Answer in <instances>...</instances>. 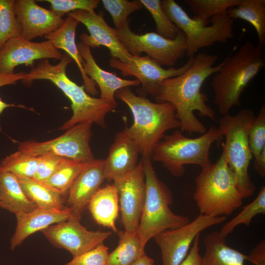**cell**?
I'll use <instances>...</instances> for the list:
<instances>
[{
  "label": "cell",
  "instance_id": "1",
  "mask_svg": "<svg viewBox=\"0 0 265 265\" xmlns=\"http://www.w3.org/2000/svg\"><path fill=\"white\" fill-rule=\"evenodd\" d=\"M218 58L216 54L198 53L187 70L163 80L154 96L156 103L167 102L174 106L182 132L203 134L207 132V128L194 114L195 111L201 116L215 120V112L207 104L208 96L201 92V88L205 80L221 68L223 61L213 66Z\"/></svg>",
  "mask_w": 265,
  "mask_h": 265
},
{
  "label": "cell",
  "instance_id": "2",
  "mask_svg": "<svg viewBox=\"0 0 265 265\" xmlns=\"http://www.w3.org/2000/svg\"><path fill=\"white\" fill-rule=\"evenodd\" d=\"M72 61V59L66 53L62 54L59 62L55 65L51 64L48 59L40 60L37 65L26 73L22 81L29 83L37 80H50L69 98L71 102L73 115L60 128L61 130H68L85 122L106 128V116L108 113L114 110L117 103L92 97L86 92L83 85L79 86L70 80L66 70L67 66Z\"/></svg>",
  "mask_w": 265,
  "mask_h": 265
},
{
  "label": "cell",
  "instance_id": "3",
  "mask_svg": "<svg viewBox=\"0 0 265 265\" xmlns=\"http://www.w3.org/2000/svg\"><path fill=\"white\" fill-rule=\"evenodd\" d=\"M265 65L263 48L249 41L223 60L211 83L214 94L213 102L219 113L228 114L234 106H240L241 94Z\"/></svg>",
  "mask_w": 265,
  "mask_h": 265
},
{
  "label": "cell",
  "instance_id": "4",
  "mask_svg": "<svg viewBox=\"0 0 265 265\" xmlns=\"http://www.w3.org/2000/svg\"><path fill=\"white\" fill-rule=\"evenodd\" d=\"M115 97L130 108L133 123L127 128L138 145L142 157L151 158L156 145L167 131L180 126L174 106L169 103H154L146 97L135 95L129 87L117 90Z\"/></svg>",
  "mask_w": 265,
  "mask_h": 265
},
{
  "label": "cell",
  "instance_id": "5",
  "mask_svg": "<svg viewBox=\"0 0 265 265\" xmlns=\"http://www.w3.org/2000/svg\"><path fill=\"white\" fill-rule=\"evenodd\" d=\"M193 198L200 214L221 217L231 214L242 204L236 179L224 151L214 163L202 167L195 180Z\"/></svg>",
  "mask_w": 265,
  "mask_h": 265
},
{
  "label": "cell",
  "instance_id": "6",
  "mask_svg": "<svg viewBox=\"0 0 265 265\" xmlns=\"http://www.w3.org/2000/svg\"><path fill=\"white\" fill-rule=\"evenodd\" d=\"M223 137L214 126L194 138L186 137L177 129L173 133L164 136L154 148L150 158L152 161L162 163L173 176L181 177L185 173L186 165H199L202 167L210 163L211 146L214 142L220 145Z\"/></svg>",
  "mask_w": 265,
  "mask_h": 265
},
{
  "label": "cell",
  "instance_id": "7",
  "mask_svg": "<svg viewBox=\"0 0 265 265\" xmlns=\"http://www.w3.org/2000/svg\"><path fill=\"white\" fill-rule=\"evenodd\" d=\"M146 197L138 234L144 247L152 238L164 231L180 227L190 220L188 217L174 213L170 209L172 193L158 178L150 158L142 157Z\"/></svg>",
  "mask_w": 265,
  "mask_h": 265
},
{
  "label": "cell",
  "instance_id": "8",
  "mask_svg": "<svg viewBox=\"0 0 265 265\" xmlns=\"http://www.w3.org/2000/svg\"><path fill=\"white\" fill-rule=\"evenodd\" d=\"M255 116L252 109L246 108L235 115H223L218 121V128L225 138V143L221 144L222 150L243 198L252 196L256 190L248 173L253 156L248 139L249 130Z\"/></svg>",
  "mask_w": 265,
  "mask_h": 265
},
{
  "label": "cell",
  "instance_id": "9",
  "mask_svg": "<svg viewBox=\"0 0 265 265\" xmlns=\"http://www.w3.org/2000/svg\"><path fill=\"white\" fill-rule=\"evenodd\" d=\"M163 10L170 20L185 34L186 38V55L194 56L200 49L219 42L224 43L234 37L235 20L226 12L210 19L211 26H205L196 18L190 17L174 0H160Z\"/></svg>",
  "mask_w": 265,
  "mask_h": 265
},
{
  "label": "cell",
  "instance_id": "10",
  "mask_svg": "<svg viewBox=\"0 0 265 265\" xmlns=\"http://www.w3.org/2000/svg\"><path fill=\"white\" fill-rule=\"evenodd\" d=\"M129 19L116 35L127 52L132 55L142 53L161 66L172 67L186 52V38L182 31L173 39L165 38L156 32L136 34L130 27Z\"/></svg>",
  "mask_w": 265,
  "mask_h": 265
},
{
  "label": "cell",
  "instance_id": "11",
  "mask_svg": "<svg viewBox=\"0 0 265 265\" xmlns=\"http://www.w3.org/2000/svg\"><path fill=\"white\" fill-rule=\"evenodd\" d=\"M92 124L90 122L79 123L59 137L48 141L21 142L18 150L36 157L53 155L89 162L95 159L89 145Z\"/></svg>",
  "mask_w": 265,
  "mask_h": 265
},
{
  "label": "cell",
  "instance_id": "12",
  "mask_svg": "<svg viewBox=\"0 0 265 265\" xmlns=\"http://www.w3.org/2000/svg\"><path fill=\"white\" fill-rule=\"evenodd\" d=\"M226 217L200 214L193 220L176 229L167 230L154 238L161 254L162 265H179L187 255L196 237L203 230L223 223Z\"/></svg>",
  "mask_w": 265,
  "mask_h": 265
},
{
  "label": "cell",
  "instance_id": "13",
  "mask_svg": "<svg viewBox=\"0 0 265 265\" xmlns=\"http://www.w3.org/2000/svg\"><path fill=\"white\" fill-rule=\"evenodd\" d=\"M194 56L178 68L170 67L164 69L148 56L132 55L128 61L123 63L116 58L109 60L111 67L119 70L125 76L135 77L141 84L137 90L139 96L145 97L151 95L154 97L161 82L168 79L179 76L187 70L194 62Z\"/></svg>",
  "mask_w": 265,
  "mask_h": 265
},
{
  "label": "cell",
  "instance_id": "14",
  "mask_svg": "<svg viewBox=\"0 0 265 265\" xmlns=\"http://www.w3.org/2000/svg\"><path fill=\"white\" fill-rule=\"evenodd\" d=\"M81 215L72 212L66 220L52 225L42 231L54 246L69 251L75 257L103 243L111 235L110 232L89 231L82 226Z\"/></svg>",
  "mask_w": 265,
  "mask_h": 265
},
{
  "label": "cell",
  "instance_id": "15",
  "mask_svg": "<svg viewBox=\"0 0 265 265\" xmlns=\"http://www.w3.org/2000/svg\"><path fill=\"white\" fill-rule=\"evenodd\" d=\"M117 189L121 222L125 230L138 231L146 197V183L142 159L132 171L113 181Z\"/></svg>",
  "mask_w": 265,
  "mask_h": 265
},
{
  "label": "cell",
  "instance_id": "16",
  "mask_svg": "<svg viewBox=\"0 0 265 265\" xmlns=\"http://www.w3.org/2000/svg\"><path fill=\"white\" fill-rule=\"evenodd\" d=\"M62 54L49 40L33 42L22 36L11 38L0 49V74L14 73L20 65L33 67L36 60H60Z\"/></svg>",
  "mask_w": 265,
  "mask_h": 265
},
{
  "label": "cell",
  "instance_id": "17",
  "mask_svg": "<svg viewBox=\"0 0 265 265\" xmlns=\"http://www.w3.org/2000/svg\"><path fill=\"white\" fill-rule=\"evenodd\" d=\"M82 23L87 28L90 35L80 34V42L90 48L106 47L112 58L126 63L132 54L129 53L117 38L115 29L109 26L104 19L101 11L97 14L94 11L78 10L67 14Z\"/></svg>",
  "mask_w": 265,
  "mask_h": 265
},
{
  "label": "cell",
  "instance_id": "18",
  "mask_svg": "<svg viewBox=\"0 0 265 265\" xmlns=\"http://www.w3.org/2000/svg\"><path fill=\"white\" fill-rule=\"evenodd\" d=\"M14 8L21 26L22 37L28 41L53 32L64 21L33 0H14Z\"/></svg>",
  "mask_w": 265,
  "mask_h": 265
},
{
  "label": "cell",
  "instance_id": "19",
  "mask_svg": "<svg viewBox=\"0 0 265 265\" xmlns=\"http://www.w3.org/2000/svg\"><path fill=\"white\" fill-rule=\"evenodd\" d=\"M106 180L104 159H94L78 175L68 191L67 207L81 215Z\"/></svg>",
  "mask_w": 265,
  "mask_h": 265
},
{
  "label": "cell",
  "instance_id": "20",
  "mask_svg": "<svg viewBox=\"0 0 265 265\" xmlns=\"http://www.w3.org/2000/svg\"><path fill=\"white\" fill-rule=\"evenodd\" d=\"M128 127L115 135L105 161L106 180L113 181L134 169L138 165L139 148L128 132Z\"/></svg>",
  "mask_w": 265,
  "mask_h": 265
},
{
  "label": "cell",
  "instance_id": "21",
  "mask_svg": "<svg viewBox=\"0 0 265 265\" xmlns=\"http://www.w3.org/2000/svg\"><path fill=\"white\" fill-rule=\"evenodd\" d=\"M72 213L66 207L62 210L36 208L29 212L16 214L17 224L10 239V249L14 250L31 234L67 220Z\"/></svg>",
  "mask_w": 265,
  "mask_h": 265
},
{
  "label": "cell",
  "instance_id": "22",
  "mask_svg": "<svg viewBox=\"0 0 265 265\" xmlns=\"http://www.w3.org/2000/svg\"><path fill=\"white\" fill-rule=\"evenodd\" d=\"M77 46L82 58L84 60L82 65L84 71L99 86L101 93L100 98L116 104L117 103L115 99V94L117 90L122 88L138 86L140 84L137 79H123L118 77L115 74L103 70L97 64L89 47L80 41L78 42Z\"/></svg>",
  "mask_w": 265,
  "mask_h": 265
},
{
  "label": "cell",
  "instance_id": "23",
  "mask_svg": "<svg viewBox=\"0 0 265 265\" xmlns=\"http://www.w3.org/2000/svg\"><path fill=\"white\" fill-rule=\"evenodd\" d=\"M79 22L71 16H67L63 24L53 32L46 35L44 38L50 41L57 49L64 51L77 64L84 82L86 92L94 96L98 94L96 83L85 73L82 58L75 41V34Z\"/></svg>",
  "mask_w": 265,
  "mask_h": 265
},
{
  "label": "cell",
  "instance_id": "24",
  "mask_svg": "<svg viewBox=\"0 0 265 265\" xmlns=\"http://www.w3.org/2000/svg\"><path fill=\"white\" fill-rule=\"evenodd\" d=\"M88 207L92 216L100 225L118 231L115 225L119 210V197L113 185L100 188L90 200Z\"/></svg>",
  "mask_w": 265,
  "mask_h": 265
},
{
  "label": "cell",
  "instance_id": "25",
  "mask_svg": "<svg viewBox=\"0 0 265 265\" xmlns=\"http://www.w3.org/2000/svg\"><path fill=\"white\" fill-rule=\"evenodd\" d=\"M204 243L202 265H245L247 255L227 245L226 238L219 231L207 234Z\"/></svg>",
  "mask_w": 265,
  "mask_h": 265
},
{
  "label": "cell",
  "instance_id": "26",
  "mask_svg": "<svg viewBox=\"0 0 265 265\" xmlns=\"http://www.w3.org/2000/svg\"><path fill=\"white\" fill-rule=\"evenodd\" d=\"M0 208L15 213L27 212L36 208L24 192L17 177L0 169Z\"/></svg>",
  "mask_w": 265,
  "mask_h": 265
},
{
  "label": "cell",
  "instance_id": "27",
  "mask_svg": "<svg viewBox=\"0 0 265 265\" xmlns=\"http://www.w3.org/2000/svg\"><path fill=\"white\" fill-rule=\"evenodd\" d=\"M27 198L37 208L62 210L63 196L58 191L33 179L17 176Z\"/></svg>",
  "mask_w": 265,
  "mask_h": 265
},
{
  "label": "cell",
  "instance_id": "28",
  "mask_svg": "<svg viewBox=\"0 0 265 265\" xmlns=\"http://www.w3.org/2000/svg\"><path fill=\"white\" fill-rule=\"evenodd\" d=\"M233 19H240L252 25L258 39V46L263 48L265 43V0H241L237 6L226 11Z\"/></svg>",
  "mask_w": 265,
  "mask_h": 265
},
{
  "label": "cell",
  "instance_id": "29",
  "mask_svg": "<svg viewBox=\"0 0 265 265\" xmlns=\"http://www.w3.org/2000/svg\"><path fill=\"white\" fill-rule=\"evenodd\" d=\"M119 236L118 245L109 253L106 265H132L145 253L137 232L125 230L119 232Z\"/></svg>",
  "mask_w": 265,
  "mask_h": 265
},
{
  "label": "cell",
  "instance_id": "30",
  "mask_svg": "<svg viewBox=\"0 0 265 265\" xmlns=\"http://www.w3.org/2000/svg\"><path fill=\"white\" fill-rule=\"evenodd\" d=\"M88 163L63 158L55 172L43 184L64 195L68 192L78 175Z\"/></svg>",
  "mask_w": 265,
  "mask_h": 265
},
{
  "label": "cell",
  "instance_id": "31",
  "mask_svg": "<svg viewBox=\"0 0 265 265\" xmlns=\"http://www.w3.org/2000/svg\"><path fill=\"white\" fill-rule=\"evenodd\" d=\"M241 0H185L184 2L194 14V18L208 26L213 16L238 6Z\"/></svg>",
  "mask_w": 265,
  "mask_h": 265
},
{
  "label": "cell",
  "instance_id": "32",
  "mask_svg": "<svg viewBox=\"0 0 265 265\" xmlns=\"http://www.w3.org/2000/svg\"><path fill=\"white\" fill-rule=\"evenodd\" d=\"M265 214V186H263L255 199L242 208V210L231 220L224 224L219 232L225 238L233 232L238 225L248 227L257 215Z\"/></svg>",
  "mask_w": 265,
  "mask_h": 265
},
{
  "label": "cell",
  "instance_id": "33",
  "mask_svg": "<svg viewBox=\"0 0 265 265\" xmlns=\"http://www.w3.org/2000/svg\"><path fill=\"white\" fill-rule=\"evenodd\" d=\"M38 164V157L18 150L1 160L0 169L10 172L16 176L32 179Z\"/></svg>",
  "mask_w": 265,
  "mask_h": 265
},
{
  "label": "cell",
  "instance_id": "34",
  "mask_svg": "<svg viewBox=\"0 0 265 265\" xmlns=\"http://www.w3.org/2000/svg\"><path fill=\"white\" fill-rule=\"evenodd\" d=\"M14 2V0H0V49L8 40L22 36Z\"/></svg>",
  "mask_w": 265,
  "mask_h": 265
},
{
  "label": "cell",
  "instance_id": "35",
  "mask_svg": "<svg viewBox=\"0 0 265 265\" xmlns=\"http://www.w3.org/2000/svg\"><path fill=\"white\" fill-rule=\"evenodd\" d=\"M150 12L156 23V33L169 39H174L181 30L164 12L159 0H139Z\"/></svg>",
  "mask_w": 265,
  "mask_h": 265
},
{
  "label": "cell",
  "instance_id": "36",
  "mask_svg": "<svg viewBox=\"0 0 265 265\" xmlns=\"http://www.w3.org/2000/svg\"><path fill=\"white\" fill-rule=\"evenodd\" d=\"M101 1L110 14L116 30L122 28L131 14L144 7L139 0H102Z\"/></svg>",
  "mask_w": 265,
  "mask_h": 265
},
{
  "label": "cell",
  "instance_id": "37",
  "mask_svg": "<svg viewBox=\"0 0 265 265\" xmlns=\"http://www.w3.org/2000/svg\"><path fill=\"white\" fill-rule=\"evenodd\" d=\"M248 143L253 157H257L265 148V106L261 107L248 132Z\"/></svg>",
  "mask_w": 265,
  "mask_h": 265
},
{
  "label": "cell",
  "instance_id": "38",
  "mask_svg": "<svg viewBox=\"0 0 265 265\" xmlns=\"http://www.w3.org/2000/svg\"><path fill=\"white\" fill-rule=\"evenodd\" d=\"M50 4V10L57 16L62 18L66 14L78 10L94 11L98 7L99 0H44Z\"/></svg>",
  "mask_w": 265,
  "mask_h": 265
},
{
  "label": "cell",
  "instance_id": "39",
  "mask_svg": "<svg viewBox=\"0 0 265 265\" xmlns=\"http://www.w3.org/2000/svg\"><path fill=\"white\" fill-rule=\"evenodd\" d=\"M108 248L103 242L81 255L73 257L63 265H106Z\"/></svg>",
  "mask_w": 265,
  "mask_h": 265
},
{
  "label": "cell",
  "instance_id": "40",
  "mask_svg": "<svg viewBox=\"0 0 265 265\" xmlns=\"http://www.w3.org/2000/svg\"><path fill=\"white\" fill-rule=\"evenodd\" d=\"M37 157L38 164L32 179L43 183L55 172L64 158L53 155H45Z\"/></svg>",
  "mask_w": 265,
  "mask_h": 265
},
{
  "label": "cell",
  "instance_id": "41",
  "mask_svg": "<svg viewBox=\"0 0 265 265\" xmlns=\"http://www.w3.org/2000/svg\"><path fill=\"white\" fill-rule=\"evenodd\" d=\"M26 73L24 72H20L18 73H14L13 74H0V87L11 84H16L17 81L20 80H23ZM16 106L25 108V106L21 105L16 106L13 104H8L2 101L0 97V115L2 113L3 110L8 107ZM1 131V127L0 126V132Z\"/></svg>",
  "mask_w": 265,
  "mask_h": 265
},
{
  "label": "cell",
  "instance_id": "42",
  "mask_svg": "<svg viewBox=\"0 0 265 265\" xmlns=\"http://www.w3.org/2000/svg\"><path fill=\"white\" fill-rule=\"evenodd\" d=\"M200 235L196 237L187 255L179 265H202V256L199 253Z\"/></svg>",
  "mask_w": 265,
  "mask_h": 265
},
{
  "label": "cell",
  "instance_id": "43",
  "mask_svg": "<svg viewBox=\"0 0 265 265\" xmlns=\"http://www.w3.org/2000/svg\"><path fill=\"white\" fill-rule=\"evenodd\" d=\"M247 261L254 265H265V240L260 241L247 255Z\"/></svg>",
  "mask_w": 265,
  "mask_h": 265
},
{
  "label": "cell",
  "instance_id": "44",
  "mask_svg": "<svg viewBox=\"0 0 265 265\" xmlns=\"http://www.w3.org/2000/svg\"><path fill=\"white\" fill-rule=\"evenodd\" d=\"M254 169L256 173L261 177H265V148L261 153L255 158L254 162Z\"/></svg>",
  "mask_w": 265,
  "mask_h": 265
},
{
  "label": "cell",
  "instance_id": "45",
  "mask_svg": "<svg viewBox=\"0 0 265 265\" xmlns=\"http://www.w3.org/2000/svg\"><path fill=\"white\" fill-rule=\"evenodd\" d=\"M132 265H154V260L145 253Z\"/></svg>",
  "mask_w": 265,
  "mask_h": 265
}]
</instances>
